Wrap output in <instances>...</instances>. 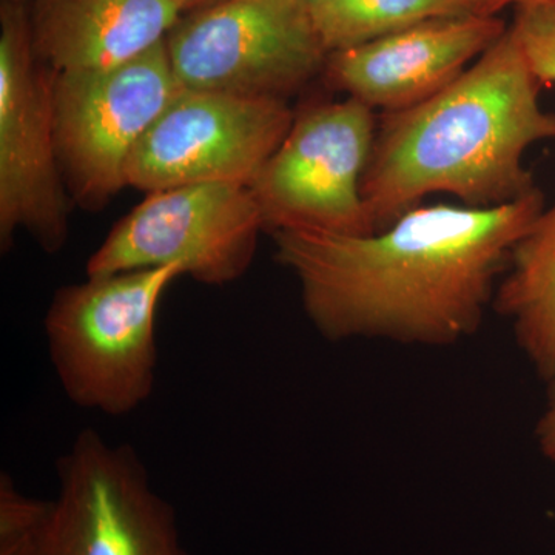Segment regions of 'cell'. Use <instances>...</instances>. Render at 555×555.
<instances>
[{
  "label": "cell",
  "mask_w": 555,
  "mask_h": 555,
  "mask_svg": "<svg viewBox=\"0 0 555 555\" xmlns=\"http://www.w3.org/2000/svg\"><path fill=\"white\" fill-rule=\"evenodd\" d=\"M496 14L492 0H326L312 11L327 53L438 17Z\"/></svg>",
  "instance_id": "obj_14"
},
{
  "label": "cell",
  "mask_w": 555,
  "mask_h": 555,
  "mask_svg": "<svg viewBox=\"0 0 555 555\" xmlns=\"http://www.w3.org/2000/svg\"><path fill=\"white\" fill-rule=\"evenodd\" d=\"M184 7L185 13L190 11L204 9V7L214 5V3L221 2V0H179Z\"/></svg>",
  "instance_id": "obj_18"
},
{
  "label": "cell",
  "mask_w": 555,
  "mask_h": 555,
  "mask_svg": "<svg viewBox=\"0 0 555 555\" xmlns=\"http://www.w3.org/2000/svg\"><path fill=\"white\" fill-rule=\"evenodd\" d=\"M179 264L129 270L57 288L46 317L54 374L75 406L129 415L152 397L158 375L156 320Z\"/></svg>",
  "instance_id": "obj_3"
},
{
  "label": "cell",
  "mask_w": 555,
  "mask_h": 555,
  "mask_svg": "<svg viewBox=\"0 0 555 555\" xmlns=\"http://www.w3.org/2000/svg\"><path fill=\"white\" fill-rule=\"evenodd\" d=\"M546 397L542 414L535 423L537 448L547 462L555 466V375L545 382Z\"/></svg>",
  "instance_id": "obj_16"
},
{
  "label": "cell",
  "mask_w": 555,
  "mask_h": 555,
  "mask_svg": "<svg viewBox=\"0 0 555 555\" xmlns=\"http://www.w3.org/2000/svg\"><path fill=\"white\" fill-rule=\"evenodd\" d=\"M264 229L254 193L208 182L147 193L119 219L87 262V276L179 264L206 286L235 283L250 269Z\"/></svg>",
  "instance_id": "obj_8"
},
{
  "label": "cell",
  "mask_w": 555,
  "mask_h": 555,
  "mask_svg": "<svg viewBox=\"0 0 555 555\" xmlns=\"http://www.w3.org/2000/svg\"><path fill=\"white\" fill-rule=\"evenodd\" d=\"M166 47L182 89L276 100L323 73L328 56L299 0H221L190 11Z\"/></svg>",
  "instance_id": "obj_4"
},
{
  "label": "cell",
  "mask_w": 555,
  "mask_h": 555,
  "mask_svg": "<svg viewBox=\"0 0 555 555\" xmlns=\"http://www.w3.org/2000/svg\"><path fill=\"white\" fill-rule=\"evenodd\" d=\"M54 73L36 56L22 3L0 10V248L24 230L47 254L69 236V198L53 112Z\"/></svg>",
  "instance_id": "obj_6"
},
{
  "label": "cell",
  "mask_w": 555,
  "mask_h": 555,
  "mask_svg": "<svg viewBox=\"0 0 555 555\" xmlns=\"http://www.w3.org/2000/svg\"><path fill=\"white\" fill-rule=\"evenodd\" d=\"M377 126L378 113L353 98L295 112L286 138L248 185L270 235L288 229L375 233L361 181Z\"/></svg>",
  "instance_id": "obj_7"
},
{
  "label": "cell",
  "mask_w": 555,
  "mask_h": 555,
  "mask_svg": "<svg viewBox=\"0 0 555 555\" xmlns=\"http://www.w3.org/2000/svg\"><path fill=\"white\" fill-rule=\"evenodd\" d=\"M299 2H301L302 5L308 7L310 11H313L318 9V7H320L321 3L326 2V0H299Z\"/></svg>",
  "instance_id": "obj_19"
},
{
  "label": "cell",
  "mask_w": 555,
  "mask_h": 555,
  "mask_svg": "<svg viewBox=\"0 0 555 555\" xmlns=\"http://www.w3.org/2000/svg\"><path fill=\"white\" fill-rule=\"evenodd\" d=\"M181 89L166 40L116 67L54 73V133L73 203L100 211L127 188L134 149Z\"/></svg>",
  "instance_id": "obj_5"
},
{
  "label": "cell",
  "mask_w": 555,
  "mask_h": 555,
  "mask_svg": "<svg viewBox=\"0 0 555 555\" xmlns=\"http://www.w3.org/2000/svg\"><path fill=\"white\" fill-rule=\"evenodd\" d=\"M507 30L429 100L378 115L361 193L375 232L425 196L447 193L469 207H496L539 189L526 150L555 141V112Z\"/></svg>",
  "instance_id": "obj_2"
},
{
  "label": "cell",
  "mask_w": 555,
  "mask_h": 555,
  "mask_svg": "<svg viewBox=\"0 0 555 555\" xmlns=\"http://www.w3.org/2000/svg\"><path fill=\"white\" fill-rule=\"evenodd\" d=\"M496 14L438 17L328 53V89L382 113L422 104L447 89L505 35Z\"/></svg>",
  "instance_id": "obj_11"
},
{
  "label": "cell",
  "mask_w": 555,
  "mask_h": 555,
  "mask_svg": "<svg viewBox=\"0 0 555 555\" xmlns=\"http://www.w3.org/2000/svg\"><path fill=\"white\" fill-rule=\"evenodd\" d=\"M286 100L181 89L127 166V185L153 193L208 182L250 185L286 138Z\"/></svg>",
  "instance_id": "obj_10"
},
{
  "label": "cell",
  "mask_w": 555,
  "mask_h": 555,
  "mask_svg": "<svg viewBox=\"0 0 555 555\" xmlns=\"http://www.w3.org/2000/svg\"><path fill=\"white\" fill-rule=\"evenodd\" d=\"M56 476L40 555H190L173 506L130 444L87 427L57 459Z\"/></svg>",
  "instance_id": "obj_9"
},
{
  "label": "cell",
  "mask_w": 555,
  "mask_h": 555,
  "mask_svg": "<svg viewBox=\"0 0 555 555\" xmlns=\"http://www.w3.org/2000/svg\"><path fill=\"white\" fill-rule=\"evenodd\" d=\"M184 13L179 0H36L33 47L56 75L116 67L166 40Z\"/></svg>",
  "instance_id": "obj_12"
},
{
  "label": "cell",
  "mask_w": 555,
  "mask_h": 555,
  "mask_svg": "<svg viewBox=\"0 0 555 555\" xmlns=\"http://www.w3.org/2000/svg\"><path fill=\"white\" fill-rule=\"evenodd\" d=\"M509 30L540 86H554L555 0L518 7Z\"/></svg>",
  "instance_id": "obj_15"
},
{
  "label": "cell",
  "mask_w": 555,
  "mask_h": 555,
  "mask_svg": "<svg viewBox=\"0 0 555 555\" xmlns=\"http://www.w3.org/2000/svg\"><path fill=\"white\" fill-rule=\"evenodd\" d=\"M7 2L24 3V2H25V0H7Z\"/></svg>",
  "instance_id": "obj_20"
},
{
  "label": "cell",
  "mask_w": 555,
  "mask_h": 555,
  "mask_svg": "<svg viewBox=\"0 0 555 555\" xmlns=\"http://www.w3.org/2000/svg\"><path fill=\"white\" fill-rule=\"evenodd\" d=\"M492 309L509 323L518 350L542 382L553 378L555 201L540 211L511 251Z\"/></svg>",
  "instance_id": "obj_13"
},
{
  "label": "cell",
  "mask_w": 555,
  "mask_h": 555,
  "mask_svg": "<svg viewBox=\"0 0 555 555\" xmlns=\"http://www.w3.org/2000/svg\"><path fill=\"white\" fill-rule=\"evenodd\" d=\"M545 206L539 188L496 207L420 204L369 235L278 230L273 258L326 341L443 349L480 332L511 251Z\"/></svg>",
  "instance_id": "obj_1"
},
{
  "label": "cell",
  "mask_w": 555,
  "mask_h": 555,
  "mask_svg": "<svg viewBox=\"0 0 555 555\" xmlns=\"http://www.w3.org/2000/svg\"><path fill=\"white\" fill-rule=\"evenodd\" d=\"M543 2H551V0H492L496 13L509 5H514L516 9H518V7L534 5V3Z\"/></svg>",
  "instance_id": "obj_17"
}]
</instances>
